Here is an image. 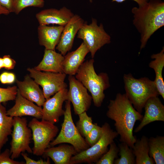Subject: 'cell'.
Masks as SVG:
<instances>
[{"label":"cell","mask_w":164,"mask_h":164,"mask_svg":"<svg viewBox=\"0 0 164 164\" xmlns=\"http://www.w3.org/2000/svg\"><path fill=\"white\" fill-rule=\"evenodd\" d=\"M110 148L99 159L96 164H113L114 160L118 158L119 149L114 141L110 144Z\"/></svg>","instance_id":"obj_29"},{"label":"cell","mask_w":164,"mask_h":164,"mask_svg":"<svg viewBox=\"0 0 164 164\" xmlns=\"http://www.w3.org/2000/svg\"><path fill=\"white\" fill-rule=\"evenodd\" d=\"M65 102L64 120L60 131L55 139L50 143V145L54 146L61 143H69L73 146L78 153L90 146L74 123L71 114V102L67 100Z\"/></svg>","instance_id":"obj_5"},{"label":"cell","mask_w":164,"mask_h":164,"mask_svg":"<svg viewBox=\"0 0 164 164\" xmlns=\"http://www.w3.org/2000/svg\"><path fill=\"white\" fill-rule=\"evenodd\" d=\"M4 68L7 70H10L14 68L16 61L12 59L9 55H4L3 57Z\"/></svg>","instance_id":"obj_34"},{"label":"cell","mask_w":164,"mask_h":164,"mask_svg":"<svg viewBox=\"0 0 164 164\" xmlns=\"http://www.w3.org/2000/svg\"><path fill=\"white\" fill-rule=\"evenodd\" d=\"M3 68H4L3 58L0 57V70Z\"/></svg>","instance_id":"obj_40"},{"label":"cell","mask_w":164,"mask_h":164,"mask_svg":"<svg viewBox=\"0 0 164 164\" xmlns=\"http://www.w3.org/2000/svg\"><path fill=\"white\" fill-rule=\"evenodd\" d=\"M8 72H4L0 75V81L4 84H7V75Z\"/></svg>","instance_id":"obj_38"},{"label":"cell","mask_w":164,"mask_h":164,"mask_svg":"<svg viewBox=\"0 0 164 164\" xmlns=\"http://www.w3.org/2000/svg\"><path fill=\"white\" fill-rule=\"evenodd\" d=\"M44 0H13V12L18 14L23 9L29 7H43Z\"/></svg>","instance_id":"obj_28"},{"label":"cell","mask_w":164,"mask_h":164,"mask_svg":"<svg viewBox=\"0 0 164 164\" xmlns=\"http://www.w3.org/2000/svg\"><path fill=\"white\" fill-rule=\"evenodd\" d=\"M77 38L83 40L93 58L96 52L104 45L111 42V37L105 31L103 24L92 18L89 24L84 22L77 33Z\"/></svg>","instance_id":"obj_8"},{"label":"cell","mask_w":164,"mask_h":164,"mask_svg":"<svg viewBox=\"0 0 164 164\" xmlns=\"http://www.w3.org/2000/svg\"><path fill=\"white\" fill-rule=\"evenodd\" d=\"M18 90L21 95L27 100L43 106L46 99L39 85L29 75H26L23 81L16 80Z\"/></svg>","instance_id":"obj_17"},{"label":"cell","mask_w":164,"mask_h":164,"mask_svg":"<svg viewBox=\"0 0 164 164\" xmlns=\"http://www.w3.org/2000/svg\"><path fill=\"white\" fill-rule=\"evenodd\" d=\"M108 108L106 115L115 121L120 142L132 149L137 139L133 135L134 127L136 121H141L143 116L134 108L125 94H117L115 99L110 100Z\"/></svg>","instance_id":"obj_1"},{"label":"cell","mask_w":164,"mask_h":164,"mask_svg":"<svg viewBox=\"0 0 164 164\" xmlns=\"http://www.w3.org/2000/svg\"><path fill=\"white\" fill-rule=\"evenodd\" d=\"M10 13L4 7H3L0 4V17L1 15H8Z\"/></svg>","instance_id":"obj_39"},{"label":"cell","mask_w":164,"mask_h":164,"mask_svg":"<svg viewBox=\"0 0 164 164\" xmlns=\"http://www.w3.org/2000/svg\"><path fill=\"white\" fill-rule=\"evenodd\" d=\"M101 127L102 134L99 140L93 146L72 156L69 164L96 163L108 151V146L118 135L107 122Z\"/></svg>","instance_id":"obj_6"},{"label":"cell","mask_w":164,"mask_h":164,"mask_svg":"<svg viewBox=\"0 0 164 164\" xmlns=\"http://www.w3.org/2000/svg\"><path fill=\"white\" fill-rule=\"evenodd\" d=\"M5 108L0 103V153L11 135L13 125V118L7 115Z\"/></svg>","instance_id":"obj_24"},{"label":"cell","mask_w":164,"mask_h":164,"mask_svg":"<svg viewBox=\"0 0 164 164\" xmlns=\"http://www.w3.org/2000/svg\"><path fill=\"white\" fill-rule=\"evenodd\" d=\"M136 164H154L153 159L149 155V138L143 135L137 139L132 148Z\"/></svg>","instance_id":"obj_23"},{"label":"cell","mask_w":164,"mask_h":164,"mask_svg":"<svg viewBox=\"0 0 164 164\" xmlns=\"http://www.w3.org/2000/svg\"><path fill=\"white\" fill-rule=\"evenodd\" d=\"M127 0H112V2H116L118 3H121ZM136 2L138 6H140L144 4L149 0H132Z\"/></svg>","instance_id":"obj_37"},{"label":"cell","mask_w":164,"mask_h":164,"mask_svg":"<svg viewBox=\"0 0 164 164\" xmlns=\"http://www.w3.org/2000/svg\"><path fill=\"white\" fill-rule=\"evenodd\" d=\"M133 25L140 35V51L145 48L153 34L164 26V2L149 0L131 9Z\"/></svg>","instance_id":"obj_2"},{"label":"cell","mask_w":164,"mask_h":164,"mask_svg":"<svg viewBox=\"0 0 164 164\" xmlns=\"http://www.w3.org/2000/svg\"><path fill=\"white\" fill-rule=\"evenodd\" d=\"M144 108V116L134 132H140L145 126L155 121H164V106L158 96L149 98L145 103Z\"/></svg>","instance_id":"obj_16"},{"label":"cell","mask_w":164,"mask_h":164,"mask_svg":"<svg viewBox=\"0 0 164 164\" xmlns=\"http://www.w3.org/2000/svg\"><path fill=\"white\" fill-rule=\"evenodd\" d=\"M118 146L120 158L115 159L114 164H135V157L133 153L132 149L123 142L119 144Z\"/></svg>","instance_id":"obj_26"},{"label":"cell","mask_w":164,"mask_h":164,"mask_svg":"<svg viewBox=\"0 0 164 164\" xmlns=\"http://www.w3.org/2000/svg\"><path fill=\"white\" fill-rule=\"evenodd\" d=\"M69 89L67 94V100L71 102L75 114L78 115L86 112L89 108L92 100L87 89L73 75H69Z\"/></svg>","instance_id":"obj_11"},{"label":"cell","mask_w":164,"mask_h":164,"mask_svg":"<svg viewBox=\"0 0 164 164\" xmlns=\"http://www.w3.org/2000/svg\"><path fill=\"white\" fill-rule=\"evenodd\" d=\"M149 155L156 164H164V136L149 138Z\"/></svg>","instance_id":"obj_25"},{"label":"cell","mask_w":164,"mask_h":164,"mask_svg":"<svg viewBox=\"0 0 164 164\" xmlns=\"http://www.w3.org/2000/svg\"><path fill=\"white\" fill-rule=\"evenodd\" d=\"M89 52L88 48L83 42L76 50L66 54L64 56L63 64V73L69 75H75Z\"/></svg>","instance_id":"obj_19"},{"label":"cell","mask_w":164,"mask_h":164,"mask_svg":"<svg viewBox=\"0 0 164 164\" xmlns=\"http://www.w3.org/2000/svg\"><path fill=\"white\" fill-rule=\"evenodd\" d=\"M68 90L67 88L62 89L52 97L46 100L43 105L42 119L53 124L59 121L60 117L64 113L63 105L67 100Z\"/></svg>","instance_id":"obj_12"},{"label":"cell","mask_w":164,"mask_h":164,"mask_svg":"<svg viewBox=\"0 0 164 164\" xmlns=\"http://www.w3.org/2000/svg\"><path fill=\"white\" fill-rule=\"evenodd\" d=\"M74 15L70 9L64 6L59 9L50 8L42 10L36 14V17L39 25L64 26Z\"/></svg>","instance_id":"obj_14"},{"label":"cell","mask_w":164,"mask_h":164,"mask_svg":"<svg viewBox=\"0 0 164 164\" xmlns=\"http://www.w3.org/2000/svg\"><path fill=\"white\" fill-rule=\"evenodd\" d=\"M89 0V2L90 3H92L93 2V0Z\"/></svg>","instance_id":"obj_41"},{"label":"cell","mask_w":164,"mask_h":164,"mask_svg":"<svg viewBox=\"0 0 164 164\" xmlns=\"http://www.w3.org/2000/svg\"><path fill=\"white\" fill-rule=\"evenodd\" d=\"M14 105L7 111V115L12 117L29 116L37 119L42 118V108L23 97L18 89Z\"/></svg>","instance_id":"obj_15"},{"label":"cell","mask_w":164,"mask_h":164,"mask_svg":"<svg viewBox=\"0 0 164 164\" xmlns=\"http://www.w3.org/2000/svg\"><path fill=\"white\" fill-rule=\"evenodd\" d=\"M123 78L125 94L134 108L141 114L148 100L159 95L154 81L147 77L135 78L130 73L124 74Z\"/></svg>","instance_id":"obj_4"},{"label":"cell","mask_w":164,"mask_h":164,"mask_svg":"<svg viewBox=\"0 0 164 164\" xmlns=\"http://www.w3.org/2000/svg\"><path fill=\"white\" fill-rule=\"evenodd\" d=\"M79 119L76 124V127L83 137H85L92 129L94 125L92 118L89 116L86 112H84L78 115Z\"/></svg>","instance_id":"obj_27"},{"label":"cell","mask_w":164,"mask_h":164,"mask_svg":"<svg viewBox=\"0 0 164 164\" xmlns=\"http://www.w3.org/2000/svg\"><path fill=\"white\" fill-rule=\"evenodd\" d=\"M102 132L101 127L98 126L96 123H94L93 128L85 137L84 138L90 147L94 145L99 140Z\"/></svg>","instance_id":"obj_30"},{"label":"cell","mask_w":164,"mask_h":164,"mask_svg":"<svg viewBox=\"0 0 164 164\" xmlns=\"http://www.w3.org/2000/svg\"><path fill=\"white\" fill-rule=\"evenodd\" d=\"M78 153L72 145L63 144L57 147L50 146L43 155L51 158L55 164H69L72 156Z\"/></svg>","instance_id":"obj_21"},{"label":"cell","mask_w":164,"mask_h":164,"mask_svg":"<svg viewBox=\"0 0 164 164\" xmlns=\"http://www.w3.org/2000/svg\"><path fill=\"white\" fill-rule=\"evenodd\" d=\"M84 22L80 16L75 14L64 26L59 42L56 47L63 56L71 49L75 37Z\"/></svg>","instance_id":"obj_13"},{"label":"cell","mask_w":164,"mask_h":164,"mask_svg":"<svg viewBox=\"0 0 164 164\" xmlns=\"http://www.w3.org/2000/svg\"><path fill=\"white\" fill-rule=\"evenodd\" d=\"M21 155L23 157L25 161V164H50V160L49 157H47L46 160H44L42 159H40L36 161L32 159L29 157L27 155L24 153L22 152Z\"/></svg>","instance_id":"obj_33"},{"label":"cell","mask_w":164,"mask_h":164,"mask_svg":"<svg viewBox=\"0 0 164 164\" xmlns=\"http://www.w3.org/2000/svg\"><path fill=\"white\" fill-rule=\"evenodd\" d=\"M15 74L12 72H8L7 75V84H12L16 80Z\"/></svg>","instance_id":"obj_36"},{"label":"cell","mask_w":164,"mask_h":164,"mask_svg":"<svg viewBox=\"0 0 164 164\" xmlns=\"http://www.w3.org/2000/svg\"><path fill=\"white\" fill-rule=\"evenodd\" d=\"M28 125L32 132L34 142L32 148V153L37 156H42L57 135L59 128L54 124L49 121L43 119L39 121L35 118L29 122Z\"/></svg>","instance_id":"obj_7"},{"label":"cell","mask_w":164,"mask_h":164,"mask_svg":"<svg viewBox=\"0 0 164 164\" xmlns=\"http://www.w3.org/2000/svg\"><path fill=\"white\" fill-rule=\"evenodd\" d=\"M25 118L13 117V129L10 143L11 158L15 159L19 157L21 153L26 151L32 153L30 144L32 137V132L28 125Z\"/></svg>","instance_id":"obj_9"},{"label":"cell","mask_w":164,"mask_h":164,"mask_svg":"<svg viewBox=\"0 0 164 164\" xmlns=\"http://www.w3.org/2000/svg\"><path fill=\"white\" fill-rule=\"evenodd\" d=\"M64 56L55 50L45 49L43 58L34 68L41 71L64 73L63 62Z\"/></svg>","instance_id":"obj_20"},{"label":"cell","mask_w":164,"mask_h":164,"mask_svg":"<svg viewBox=\"0 0 164 164\" xmlns=\"http://www.w3.org/2000/svg\"><path fill=\"white\" fill-rule=\"evenodd\" d=\"M18 91L15 86L7 88L0 87V103L15 100Z\"/></svg>","instance_id":"obj_31"},{"label":"cell","mask_w":164,"mask_h":164,"mask_svg":"<svg viewBox=\"0 0 164 164\" xmlns=\"http://www.w3.org/2000/svg\"><path fill=\"white\" fill-rule=\"evenodd\" d=\"M27 70L29 72L30 77L42 87L46 100L60 91L67 87L65 81L67 75L64 73L42 72L34 68H28Z\"/></svg>","instance_id":"obj_10"},{"label":"cell","mask_w":164,"mask_h":164,"mask_svg":"<svg viewBox=\"0 0 164 164\" xmlns=\"http://www.w3.org/2000/svg\"><path fill=\"white\" fill-rule=\"evenodd\" d=\"M151 61L149 64V67L153 69L155 73L154 80L159 94L164 99V82L162 76V70L164 67V47H163L159 53L152 54Z\"/></svg>","instance_id":"obj_22"},{"label":"cell","mask_w":164,"mask_h":164,"mask_svg":"<svg viewBox=\"0 0 164 164\" xmlns=\"http://www.w3.org/2000/svg\"><path fill=\"white\" fill-rule=\"evenodd\" d=\"M13 1V0H0V4L10 13L12 12Z\"/></svg>","instance_id":"obj_35"},{"label":"cell","mask_w":164,"mask_h":164,"mask_svg":"<svg viewBox=\"0 0 164 164\" xmlns=\"http://www.w3.org/2000/svg\"><path fill=\"white\" fill-rule=\"evenodd\" d=\"M94 62L93 58L84 62L78 69L75 77L91 93L94 105L99 107L105 97L104 91L110 85L107 73H96Z\"/></svg>","instance_id":"obj_3"},{"label":"cell","mask_w":164,"mask_h":164,"mask_svg":"<svg viewBox=\"0 0 164 164\" xmlns=\"http://www.w3.org/2000/svg\"><path fill=\"white\" fill-rule=\"evenodd\" d=\"M24 162L16 161L11 158L10 149H7L0 153V164H24Z\"/></svg>","instance_id":"obj_32"},{"label":"cell","mask_w":164,"mask_h":164,"mask_svg":"<svg viewBox=\"0 0 164 164\" xmlns=\"http://www.w3.org/2000/svg\"><path fill=\"white\" fill-rule=\"evenodd\" d=\"M64 26L39 25L37 29L39 42L45 49L55 50Z\"/></svg>","instance_id":"obj_18"}]
</instances>
